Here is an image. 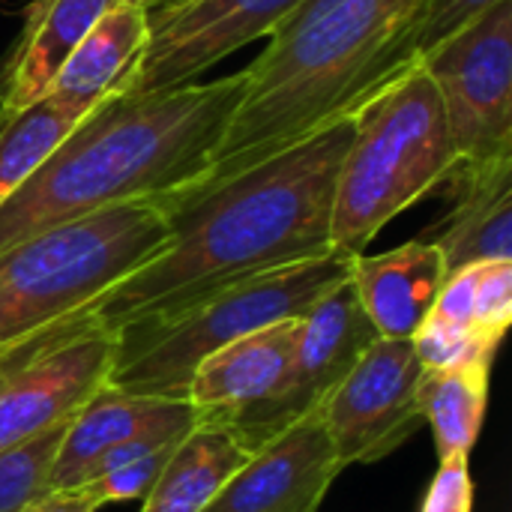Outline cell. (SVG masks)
<instances>
[{
    "instance_id": "1",
    "label": "cell",
    "mask_w": 512,
    "mask_h": 512,
    "mask_svg": "<svg viewBox=\"0 0 512 512\" xmlns=\"http://www.w3.org/2000/svg\"><path fill=\"white\" fill-rule=\"evenodd\" d=\"M351 135L354 114L249 171L162 204V249L87 306L81 321L114 333L162 327L240 282L333 252V195Z\"/></svg>"
},
{
    "instance_id": "2",
    "label": "cell",
    "mask_w": 512,
    "mask_h": 512,
    "mask_svg": "<svg viewBox=\"0 0 512 512\" xmlns=\"http://www.w3.org/2000/svg\"><path fill=\"white\" fill-rule=\"evenodd\" d=\"M246 72L156 93H120L90 111L0 204V252L39 231L126 201H171L198 186L243 96Z\"/></svg>"
},
{
    "instance_id": "3",
    "label": "cell",
    "mask_w": 512,
    "mask_h": 512,
    "mask_svg": "<svg viewBox=\"0 0 512 512\" xmlns=\"http://www.w3.org/2000/svg\"><path fill=\"white\" fill-rule=\"evenodd\" d=\"M423 3L303 0L270 30L264 51L243 69V96L210 168L183 195L249 171L321 126L354 114L390 84V57Z\"/></svg>"
},
{
    "instance_id": "4",
    "label": "cell",
    "mask_w": 512,
    "mask_h": 512,
    "mask_svg": "<svg viewBox=\"0 0 512 512\" xmlns=\"http://www.w3.org/2000/svg\"><path fill=\"white\" fill-rule=\"evenodd\" d=\"M168 240L159 201H126L0 252V357L78 321Z\"/></svg>"
},
{
    "instance_id": "5",
    "label": "cell",
    "mask_w": 512,
    "mask_h": 512,
    "mask_svg": "<svg viewBox=\"0 0 512 512\" xmlns=\"http://www.w3.org/2000/svg\"><path fill=\"white\" fill-rule=\"evenodd\" d=\"M456 165L441 93L423 66H411L354 111L336 177L330 249L363 255L384 225L444 186Z\"/></svg>"
},
{
    "instance_id": "6",
    "label": "cell",
    "mask_w": 512,
    "mask_h": 512,
    "mask_svg": "<svg viewBox=\"0 0 512 512\" xmlns=\"http://www.w3.org/2000/svg\"><path fill=\"white\" fill-rule=\"evenodd\" d=\"M351 261L354 255L327 252L240 282L162 327L117 333L120 345L105 387L135 396L186 399L189 378L201 360L255 330L303 318L330 288L351 276Z\"/></svg>"
},
{
    "instance_id": "7",
    "label": "cell",
    "mask_w": 512,
    "mask_h": 512,
    "mask_svg": "<svg viewBox=\"0 0 512 512\" xmlns=\"http://www.w3.org/2000/svg\"><path fill=\"white\" fill-rule=\"evenodd\" d=\"M117 333L72 321L0 360V453L75 417L105 384L117 357Z\"/></svg>"
},
{
    "instance_id": "8",
    "label": "cell",
    "mask_w": 512,
    "mask_h": 512,
    "mask_svg": "<svg viewBox=\"0 0 512 512\" xmlns=\"http://www.w3.org/2000/svg\"><path fill=\"white\" fill-rule=\"evenodd\" d=\"M459 162L512 156V0L495 3L423 57Z\"/></svg>"
},
{
    "instance_id": "9",
    "label": "cell",
    "mask_w": 512,
    "mask_h": 512,
    "mask_svg": "<svg viewBox=\"0 0 512 512\" xmlns=\"http://www.w3.org/2000/svg\"><path fill=\"white\" fill-rule=\"evenodd\" d=\"M375 339L378 333L366 318L348 276L300 318V333L282 390L249 411L222 417L219 423L231 426L255 453L285 426L318 411Z\"/></svg>"
},
{
    "instance_id": "10",
    "label": "cell",
    "mask_w": 512,
    "mask_h": 512,
    "mask_svg": "<svg viewBox=\"0 0 512 512\" xmlns=\"http://www.w3.org/2000/svg\"><path fill=\"white\" fill-rule=\"evenodd\" d=\"M423 372L411 339H375L336 384L318 414L342 468L381 462L417 435Z\"/></svg>"
},
{
    "instance_id": "11",
    "label": "cell",
    "mask_w": 512,
    "mask_h": 512,
    "mask_svg": "<svg viewBox=\"0 0 512 512\" xmlns=\"http://www.w3.org/2000/svg\"><path fill=\"white\" fill-rule=\"evenodd\" d=\"M303 0H192L150 15L147 48L123 93H156L192 84L228 54L267 39Z\"/></svg>"
},
{
    "instance_id": "12",
    "label": "cell",
    "mask_w": 512,
    "mask_h": 512,
    "mask_svg": "<svg viewBox=\"0 0 512 512\" xmlns=\"http://www.w3.org/2000/svg\"><path fill=\"white\" fill-rule=\"evenodd\" d=\"M318 411L258 447L204 512H318L342 474Z\"/></svg>"
},
{
    "instance_id": "13",
    "label": "cell",
    "mask_w": 512,
    "mask_h": 512,
    "mask_svg": "<svg viewBox=\"0 0 512 512\" xmlns=\"http://www.w3.org/2000/svg\"><path fill=\"white\" fill-rule=\"evenodd\" d=\"M444 186H450V213L423 240L438 246L447 273L512 261V156L459 162Z\"/></svg>"
},
{
    "instance_id": "14",
    "label": "cell",
    "mask_w": 512,
    "mask_h": 512,
    "mask_svg": "<svg viewBox=\"0 0 512 512\" xmlns=\"http://www.w3.org/2000/svg\"><path fill=\"white\" fill-rule=\"evenodd\" d=\"M297 333L300 318H291L213 351L192 372L186 402L198 417L222 420L273 399L288 378Z\"/></svg>"
},
{
    "instance_id": "15",
    "label": "cell",
    "mask_w": 512,
    "mask_h": 512,
    "mask_svg": "<svg viewBox=\"0 0 512 512\" xmlns=\"http://www.w3.org/2000/svg\"><path fill=\"white\" fill-rule=\"evenodd\" d=\"M147 39V9L138 0H120L72 48L45 96L81 123L102 102L126 90Z\"/></svg>"
},
{
    "instance_id": "16",
    "label": "cell",
    "mask_w": 512,
    "mask_h": 512,
    "mask_svg": "<svg viewBox=\"0 0 512 512\" xmlns=\"http://www.w3.org/2000/svg\"><path fill=\"white\" fill-rule=\"evenodd\" d=\"M435 243L411 240L381 255H354L351 282L378 339H414L447 282Z\"/></svg>"
},
{
    "instance_id": "17",
    "label": "cell",
    "mask_w": 512,
    "mask_h": 512,
    "mask_svg": "<svg viewBox=\"0 0 512 512\" xmlns=\"http://www.w3.org/2000/svg\"><path fill=\"white\" fill-rule=\"evenodd\" d=\"M120 0H36L21 36L12 42L3 111H21L45 99L54 75L90 27Z\"/></svg>"
},
{
    "instance_id": "18",
    "label": "cell",
    "mask_w": 512,
    "mask_h": 512,
    "mask_svg": "<svg viewBox=\"0 0 512 512\" xmlns=\"http://www.w3.org/2000/svg\"><path fill=\"white\" fill-rule=\"evenodd\" d=\"M249 456L252 450L231 426L198 417L144 495L141 512H204Z\"/></svg>"
},
{
    "instance_id": "19",
    "label": "cell",
    "mask_w": 512,
    "mask_h": 512,
    "mask_svg": "<svg viewBox=\"0 0 512 512\" xmlns=\"http://www.w3.org/2000/svg\"><path fill=\"white\" fill-rule=\"evenodd\" d=\"M168 402L174 399L135 396L102 387L69 420L51 465V489H78L102 456L150 426L168 408Z\"/></svg>"
},
{
    "instance_id": "20",
    "label": "cell",
    "mask_w": 512,
    "mask_h": 512,
    "mask_svg": "<svg viewBox=\"0 0 512 512\" xmlns=\"http://www.w3.org/2000/svg\"><path fill=\"white\" fill-rule=\"evenodd\" d=\"M492 360H471L453 369H426L420 381V411L435 432L438 462L471 456L486 405Z\"/></svg>"
},
{
    "instance_id": "21",
    "label": "cell",
    "mask_w": 512,
    "mask_h": 512,
    "mask_svg": "<svg viewBox=\"0 0 512 512\" xmlns=\"http://www.w3.org/2000/svg\"><path fill=\"white\" fill-rule=\"evenodd\" d=\"M75 126L78 120L48 96L21 111L0 108V204L33 177Z\"/></svg>"
},
{
    "instance_id": "22",
    "label": "cell",
    "mask_w": 512,
    "mask_h": 512,
    "mask_svg": "<svg viewBox=\"0 0 512 512\" xmlns=\"http://www.w3.org/2000/svg\"><path fill=\"white\" fill-rule=\"evenodd\" d=\"M495 3L501 0H426L390 57V81L417 66L423 57H429L435 48H441L450 36L465 30Z\"/></svg>"
},
{
    "instance_id": "23",
    "label": "cell",
    "mask_w": 512,
    "mask_h": 512,
    "mask_svg": "<svg viewBox=\"0 0 512 512\" xmlns=\"http://www.w3.org/2000/svg\"><path fill=\"white\" fill-rule=\"evenodd\" d=\"M69 420L51 426L48 432L9 453H0V512H21L51 489V465Z\"/></svg>"
},
{
    "instance_id": "24",
    "label": "cell",
    "mask_w": 512,
    "mask_h": 512,
    "mask_svg": "<svg viewBox=\"0 0 512 512\" xmlns=\"http://www.w3.org/2000/svg\"><path fill=\"white\" fill-rule=\"evenodd\" d=\"M512 321V261H492L480 267L474 294V333L489 348L498 351Z\"/></svg>"
},
{
    "instance_id": "25",
    "label": "cell",
    "mask_w": 512,
    "mask_h": 512,
    "mask_svg": "<svg viewBox=\"0 0 512 512\" xmlns=\"http://www.w3.org/2000/svg\"><path fill=\"white\" fill-rule=\"evenodd\" d=\"M411 345L426 369H453V366H462L471 360L495 357V351H489L474 333L444 327L432 318H426V324L414 333Z\"/></svg>"
},
{
    "instance_id": "26",
    "label": "cell",
    "mask_w": 512,
    "mask_h": 512,
    "mask_svg": "<svg viewBox=\"0 0 512 512\" xmlns=\"http://www.w3.org/2000/svg\"><path fill=\"white\" fill-rule=\"evenodd\" d=\"M420 512H474V480L468 456H453L441 462Z\"/></svg>"
},
{
    "instance_id": "27",
    "label": "cell",
    "mask_w": 512,
    "mask_h": 512,
    "mask_svg": "<svg viewBox=\"0 0 512 512\" xmlns=\"http://www.w3.org/2000/svg\"><path fill=\"white\" fill-rule=\"evenodd\" d=\"M480 267L483 264H474V267H465V270H456V273L447 276V282H444V288H441V294L435 300V309L429 315L432 321H438L444 327H453V330L474 333V294H477Z\"/></svg>"
},
{
    "instance_id": "28",
    "label": "cell",
    "mask_w": 512,
    "mask_h": 512,
    "mask_svg": "<svg viewBox=\"0 0 512 512\" xmlns=\"http://www.w3.org/2000/svg\"><path fill=\"white\" fill-rule=\"evenodd\" d=\"M99 504L84 489H48L21 512H96Z\"/></svg>"
},
{
    "instance_id": "29",
    "label": "cell",
    "mask_w": 512,
    "mask_h": 512,
    "mask_svg": "<svg viewBox=\"0 0 512 512\" xmlns=\"http://www.w3.org/2000/svg\"><path fill=\"white\" fill-rule=\"evenodd\" d=\"M138 3L147 9V15H159V12L180 9V6H186V3H192V0H138Z\"/></svg>"
},
{
    "instance_id": "30",
    "label": "cell",
    "mask_w": 512,
    "mask_h": 512,
    "mask_svg": "<svg viewBox=\"0 0 512 512\" xmlns=\"http://www.w3.org/2000/svg\"><path fill=\"white\" fill-rule=\"evenodd\" d=\"M9 60H12V48L0 57V102H3V90H6V78H9Z\"/></svg>"
},
{
    "instance_id": "31",
    "label": "cell",
    "mask_w": 512,
    "mask_h": 512,
    "mask_svg": "<svg viewBox=\"0 0 512 512\" xmlns=\"http://www.w3.org/2000/svg\"><path fill=\"white\" fill-rule=\"evenodd\" d=\"M6 357H9V354H6ZM0 360H3V357H0Z\"/></svg>"
}]
</instances>
